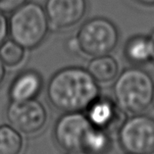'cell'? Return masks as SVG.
I'll return each mask as SVG.
<instances>
[{"label": "cell", "mask_w": 154, "mask_h": 154, "mask_svg": "<svg viewBox=\"0 0 154 154\" xmlns=\"http://www.w3.org/2000/svg\"><path fill=\"white\" fill-rule=\"evenodd\" d=\"M100 96L97 82L86 69L67 67L56 72L47 85L49 102L63 112L86 110Z\"/></svg>", "instance_id": "1"}, {"label": "cell", "mask_w": 154, "mask_h": 154, "mask_svg": "<svg viewBox=\"0 0 154 154\" xmlns=\"http://www.w3.org/2000/svg\"><path fill=\"white\" fill-rule=\"evenodd\" d=\"M113 92L124 112L141 114L154 100V81L146 71L131 67L116 78Z\"/></svg>", "instance_id": "2"}, {"label": "cell", "mask_w": 154, "mask_h": 154, "mask_svg": "<svg viewBox=\"0 0 154 154\" xmlns=\"http://www.w3.org/2000/svg\"><path fill=\"white\" fill-rule=\"evenodd\" d=\"M50 29L44 7L27 1L14 12L8 20V35L26 50L38 47Z\"/></svg>", "instance_id": "3"}, {"label": "cell", "mask_w": 154, "mask_h": 154, "mask_svg": "<svg viewBox=\"0 0 154 154\" xmlns=\"http://www.w3.org/2000/svg\"><path fill=\"white\" fill-rule=\"evenodd\" d=\"M75 37L79 52L92 58L113 51L119 42V32L107 18L94 17L82 24Z\"/></svg>", "instance_id": "4"}, {"label": "cell", "mask_w": 154, "mask_h": 154, "mask_svg": "<svg viewBox=\"0 0 154 154\" xmlns=\"http://www.w3.org/2000/svg\"><path fill=\"white\" fill-rule=\"evenodd\" d=\"M119 142L128 154H149L154 150V119L136 114L119 128Z\"/></svg>", "instance_id": "5"}, {"label": "cell", "mask_w": 154, "mask_h": 154, "mask_svg": "<svg viewBox=\"0 0 154 154\" xmlns=\"http://www.w3.org/2000/svg\"><path fill=\"white\" fill-rule=\"evenodd\" d=\"M93 127L86 115L81 112H68L56 122L54 137L60 147L66 151H85Z\"/></svg>", "instance_id": "6"}, {"label": "cell", "mask_w": 154, "mask_h": 154, "mask_svg": "<svg viewBox=\"0 0 154 154\" xmlns=\"http://www.w3.org/2000/svg\"><path fill=\"white\" fill-rule=\"evenodd\" d=\"M6 116L15 129L24 134H35L46 123V110L39 101L29 99L26 101H11Z\"/></svg>", "instance_id": "7"}, {"label": "cell", "mask_w": 154, "mask_h": 154, "mask_svg": "<svg viewBox=\"0 0 154 154\" xmlns=\"http://www.w3.org/2000/svg\"><path fill=\"white\" fill-rule=\"evenodd\" d=\"M86 0H46L44 10L50 29H66L76 26L86 13Z\"/></svg>", "instance_id": "8"}, {"label": "cell", "mask_w": 154, "mask_h": 154, "mask_svg": "<svg viewBox=\"0 0 154 154\" xmlns=\"http://www.w3.org/2000/svg\"><path fill=\"white\" fill-rule=\"evenodd\" d=\"M86 117L98 129L106 131L119 129L124 123V111L116 102L106 97H98L88 107Z\"/></svg>", "instance_id": "9"}, {"label": "cell", "mask_w": 154, "mask_h": 154, "mask_svg": "<svg viewBox=\"0 0 154 154\" xmlns=\"http://www.w3.org/2000/svg\"><path fill=\"white\" fill-rule=\"evenodd\" d=\"M42 77L35 70H26L17 75L9 88L11 101L35 99L42 89Z\"/></svg>", "instance_id": "10"}, {"label": "cell", "mask_w": 154, "mask_h": 154, "mask_svg": "<svg viewBox=\"0 0 154 154\" xmlns=\"http://www.w3.org/2000/svg\"><path fill=\"white\" fill-rule=\"evenodd\" d=\"M86 70L98 84H106L118 77L119 64L113 56L105 54L92 57Z\"/></svg>", "instance_id": "11"}, {"label": "cell", "mask_w": 154, "mask_h": 154, "mask_svg": "<svg viewBox=\"0 0 154 154\" xmlns=\"http://www.w3.org/2000/svg\"><path fill=\"white\" fill-rule=\"evenodd\" d=\"M124 55L134 65H143L151 62L152 47L149 36L137 35L130 37L124 47Z\"/></svg>", "instance_id": "12"}, {"label": "cell", "mask_w": 154, "mask_h": 154, "mask_svg": "<svg viewBox=\"0 0 154 154\" xmlns=\"http://www.w3.org/2000/svg\"><path fill=\"white\" fill-rule=\"evenodd\" d=\"M23 137L17 129L8 125L0 126V154H20Z\"/></svg>", "instance_id": "13"}, {"label": "cell", "mask_w": 154, "mask_h": 154, "mask_svg": "<svg viewBox=\"0 0 154 154\" xmlns=\"http://www.w3.org/2000/svg\"><path fill=\"white\" fill-rule=\"evenodd\" d=\"M108 131L93 127L86 140L85 152L88 154H106L111 147V137Z\"/></svg>", "instance_id": "14"}, {"label": "cell", "mask_w": 154, "mask_h": 154, "mask_svg": "<svg viewBox=\"0 0 154 154\" xmlns=\"http://www.w3.org/2000/svg\"><path fill=\"white\" fill-rule=\"evenodd\" d=\"M26 49L15 40L6 39L0 45V60L6 67H16L23 62Z\"/></svg>", "instance_id": "15"}, {"label": "cell", "mask_w": 154, "mask_h": 154, "mask_svg": "<svg viewBox=\"0 0 154 154\" xmlns=\"http://www.w3.org/2000/svg\"><path fill=\"white\" fill-rule=\"evenodd\" d=\"M27 1L28 0H0V11L5 14H11Z\"/></svg>", "instance_id": "16"}, {"label": "cell", "mask_w": 154, "mask_h": 154, "mask_svg": "<svg viewBox=\"0 0 154 154\" xmlns=\"http://www.w3.org/2000/svg\"><path fill=\"white\" fill-rule=\"evenodd\" d=\"M8 36V19L6 14L0 11V45L6 40Z\"/></svg>", "instance_id": "17"}, {"label": "cell", "mask_w": 154, "mask_h": 154, "mask_svg": "<svg viewBox=\"0 0 154 154\" xmlns=\"http://www.w3.org/2000/svg\"><path fill=\"white\" fill-rule=\"evenodd\" d=\"M5 75H6V66L3 64L1 60H0V85H1V84L3 82Z\"/></svg>", "instance_id": "18"}, {"label": "cell", "mask_w": 154, "mask_h": 154, "mask_svg": "<svg viewBox=\"0 0 154 154\" xmlns=\"http://www.w3.org/2000/svg\"><path fill=\"white\" fill-rule=\"evenodd\" d=\"M149 39H150V42H151V47H152V58H151V62L154 63V29L152 31V32L150 33Z\"/></svg>", "instance_id": "19"}, {"label": "cell", "mask_w": 154, "mask_h": 154, "mask_svg": "<svg viewBox=\"0 0 154 154\" xmlns=\"http://www.w3.org/2000/svg\"><path fill=\"white\" fill-rule=\"evenodd\" d=\"M136 1L144 6H154V0H136Z\"/></svg>", "instance_id": "20"}, {"label": "cell", "mask_w": 154, "mask_h": 154, "mask_svg": "<svg viewBox=\"0 0 154 154\" xmlns=\"http://www.w3.org/2000/svg\"><path fill=\"white\" fill-rule=\"evenodd\" d=\"M66 154H88V153L85 151H68Z\"/></svg>", "instance_id": "21"}, {"label": "cell", "mask_w": 154, "mask_h": 154, "mask_svg": "<svg viewBox=\"0 0 154 154\" xmlns=\"http://www.w3.org/2000/svg\"><path fill=\"white\" fill-rule=\"evenodd\" d=\"M149 154H154V150H153V151H152V152H150Z\"/></svg>", "instance_id": "22"}, {"label": "cell", "mask_w": 154, "mask_h": 154, "mask_svg": "<svg viewBox=\"0 0 154 154\" xmlns=\"http://www.w3.org/2000/svg\"><path fill=\"white\" fill-rule=\"evenodd\" d=\"M127 154H128V153H127Z\"/></svg>", "instance_id": "23"}]
</instances>
